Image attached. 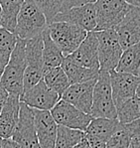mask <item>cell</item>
<instances>
[{
	"instance_id": "cell-16",
	"label": "cell",
	"mask_w": 140,
	"mask_h": 148,
	"mask_svg": "<svg viewBox=\"0 0 140 148\" xmlns=\"http://www.w3.org/2000/svg\"><path fill=\"white\" fill-rule=\"evenodd\" d=\"M96 79L98 78L85 83L71 85L62 95L61 99L71 103L83 112L89 114L92 102V92Z\"/></svg>"
},
{
	"instance_id": "cell-26",
	"label": "cell",
	"mask_w": 140,
	"mask_h": 148,
	"mask_svg": "<svg viewBox=\"0 0 140 148\" xmlns=\"http://www.w3.org/2000/svg\"><path fill=\"white\" fill-rule=\"evenodd\" d=\"M17 42V37L13 33L0 27V77L9 62Z\"/></svg>"
},
{
	"instance_id": "cell-19",
	"label": "cell",
	"mask_w": 140,
	"mask_h": 148,
	"mask_svg": "<svg viewBox=\"0 0 140 148\" xmlns=\"http://www.w3.org/2000/svg\"><path fill=\"white\" fill-rule=\"evenodd\" d=\"M42 41L43 69H44L45 74L50 69H53V68L56 67H61L65 57L62 52H61V50L57 47V45L51 39V37L49 35V31L47 28L42 33Z\"/></svg>"
},
{
	"instance_id": "cell-22",
	"label": "cell",
	"mask_w": 140,
	"mask_h": 148,
	"mask_svg": "<svg viewBox=\"0 0 140 148\" xmlns=\"http://www.w3.org/2000/svg\"><path fill=\"white\" fill-rule=\"evenodd\" d=\"M61 68L64 70L65 74L67 75L70 85L85 83V82L98 78V71L87 69V68L78 66L68 60L66 57L63 60Z\"/></svg>"
},
{
	"instance_id": "cell-2",
	"label": "cell",
	"mask_w": 140,
	"mask_h": 148,
	"mask_svg": "<svg viewBox=\"0 0 140 148\" xmlns=\"http://www.w3.org/2000/svg\"><path fill=\"white\" fill-rule=\"evenodd\" d=\"M25 68V41L17 39L9 62L0 77V86L8 94H15L18 95L23 94Z\"/></svg>"
},
{
	"instance_id": "cell-1",
	"label": "cell",
	"mask_w": 140,
	"mask_h": 148,
	"mask_svg": "<svg viewBox=\"0 0 140 148\" xmlns=\"http://www.w3.org/2000/svg\"><path fill=\"white\" fill-rule=\"evenodd\" d=\"M47 26L48 22L46 17L35 2L33 0H24L13 34L17 39L30 40L41 36Z\"/></svg>"
},
{
	"instance_id": "cell-27",
	"label": "cell",
	"mask_w": 140,
	"mask_h": 148,
	"mask_svg": "<svg viewBox=\"0 0 140 148\" xmlns=\"http://www.w3.org/2000/svg\"><path fill=\"white\" fill-rule=\"evenodd\" d=\"M83 137H85L83 131L58 125L57 137H56L54 148H73Z\"/></svg>"
},
{
	"instance_id": "cell-13",
	"label": "cell",
	"mask_w": 140,
	"mask_h": 148,
	"mask_svg": "<svg viewBox=\"0 0 140 148\" xmlns=\"http://www.w3.org/2000/svg\"><path fill=\"white\" fill-rule=\"evenodd\" d=\"M72 63L91 70H99L98 56V38L94 31L87 32V36L76 51L66 56Z\"/></svg>"
},
{
	"instance_id": "cell-5",
	"label": "cell",
	"mask_w": 140,
	"mask_h": 148,
	"mask_svg": "<svg viewBox=\"0 0 140 148\" xmlns=\"http://www.w3.org/2000/svg\"><path fill=\"white\" fill-rule=\"evenodd\" d=\"M96 34L98 38V72L109 74L115 70L123 50L119 44L114 29L98 31Z\"/></svg>"
},
{
	"instance_id": "cell-7",
	"label": "cell",
	"mask_w": 140,
	"mask_h": 148,
	"mask_svg": "<svg viewBox=\"0 0 140 148\" xmlns=\"http://www.w3.org/2000/svg\"><path fill=\"white\" fill-rule=\"evenodd\" d=\"M94 5L96 19L94 32L114 29L131 8L122 0H96Z\"/></svg>"
},
{
	"instance_id": "cell-17",
	"label": "cell",
	"mask_w": 140,
	"mask_h": 148,
	"mask_svg": "<svg viewBox=\"0 0 140 148\" xmlns=\"http://www.w3.org/2000/svg\"><path fill=\"white\" fill-rule=\"evenodd\" d=\"M20 110V95L8 94L0 111V138H11L17 124Z\"/></svg>"
},
{
	"instance_id": "cell-30",
	"label": "cell",
	"mask_w": 140,
	"mask_h": 148,
	"mask_svg": "<svg viewBox=\"0 0 140 148\" xmlns=\"http://www.w3.org/2000/svg\"><path fill=\"white\" fill-rule=\"evenodd\" d=\"M0 148H21L12 138H0Z\"/></svg>"
},
{
	"instance_id": "cell-32",
	"label": "cell",
	"mask_w": 140,
	"mask_h": 148,
	"mask_svg": "<svg viewBox=\"0 0 140 148\" xmlns=\"http://www.w3.org/2000/svg\"><path fill=\"white\" fill-rule=\"evenodd\" d=\"M87 138V137H85ZM87 141H89V145H91L92 148H107L105 142H102V141H98L96 139H92V138H87Z\"/></svg>"
},
{
	"instance_id": "cell-31",
	"label": "cell",
	"mask_w": 140,
	"mask_h": 148,
	"mask_svg": "<svg viewBox=\"0 0 140 148\" xmlns=\"http://www.w3.org/2000/svg\"><path fill=\"white\" fill-rule=\"evenodd\" d=\"M128 148H140V131L131 135Z\"/></svg>"
},
{
	"instance_id": "cell-23",
	"label": "cell",
	"mask_w": 140,
	"mask_h": 148,
	"mask_svg": "<svg viewBox=\"0 0 140 148\" xmlns=\"http://www.w3.org/2000/svg\"><path fill=\"white\" fill-rule=\"evenodd\" d=\"M24 0H0L1 20L0 27L13 33Z\"/></svg>"
},
{
	"instance_id": "cell-35",
	"label": "cell",
	"mask_w": 140,
	"mask_h": 148,
	"mask_svg": "<svg viewBox=\"0 0 140 148\" xmlns=\"http://www.w3.org/2000/svg\"><path fill=\"white\" fill-rule=\"evenodd\" d=\"M122 1H124L130 6H135V7H139L140 6V0H122Z\"/></svg>"
},
{
	"instance_id": "cell-14",
	"label": "cell",
	"mask_w": 140,
	"mask_h": 148,
	"mask_svg": "<svg viewBox=\"0 0 140 148\" xmlns=\"http://www.w3.org/2000/svg\"><path fill=\"white\" fill-rule=\"evenodd\" d=\"M51 22H67L78 25L87 32L94 31L96 26L94 5L87 4L81 7L72 8L64 12H59Z\"/></svg>"
},
{
	"instance_id": "cell-36",
	"label": "cell",
	"mask_w": 140,
	"mask_h": 148,
	"mask_svg": "<svg viewBox=\"0 0 140 148\" xmlns=\"http://www.w3.org/2000/svg\"><path fill=\"white\" fill-rule=\"evenodd\" d=\"M0 20H1V7H0Z\"/></svg>"
},
{
	"instance_id": "cell-3",
	"label": "cell",
	"mask_w": 140,
	"mask_h": 148,
	"mask_svg": "<svg viewBox=\"0 0 140 148\" xmlns=\"http://www.w3.org/2000/svg\"><path fill=\"white\" fill-rule=\"evenodd\" d=\"M89 115L92 118H116V108L112 99L108 73L98 72L92 92V102Z\"/></svg>"
},
{
	"instance_id": "cell-29",
	"label": "cell",
	"mask_w": 140,
	"mask_h": 148,
	"mask_svg": "<svg viewBox=\"0 0 140 148\" xmlns=\"http://www.w3.org/2000/svg\"><path fill=\"white\" fill-rule=\"evenodd\" d=\"M96 1V0H64L61 6L60 12H64L74 7H81L87 4H94Z\"/></svg>"
},
{
	"instance_id": "cell-8",
	"label": "cell",
	"mask_w": 140,
	"mask_h": 148,
	"mask_svg": "<svg viewBox=\"0 0 140 148\" xmlns=\"http://www.w3.org/2000/svg\"><path fill=\"white\" fill-rule=\"evenodd\" d=\"M50 112L59 126L76 129L83 132L92 119L89 113L83 112L82 110L74 108L71 103L63 99H60L55 104V106L50 110Z\"/></svg>"
},
{
	"instance_id": "cell-6",
	"label": "cell",
	"mask_w": 140,
	"mask_h": 148,
	"mask_svg": "<svg viewBox=\"0 0 140 148\" xmlns=\"http://www.w3.org/2000/svg\"><path fill=\"white\" fill-rule=\"evenodd\" d=\"M43 41L42 35L25 41V60L26 68L23 79V92L32 88L43 79Z\"/></svg>"
},
{
	"instance_id": "cell-25",
	"label": "cell",
	"mask_w": 140,
	"mask_h": 148,
	"mask_svg": "<svg viewBox=\"0 0 140 148\" xmlns=\"http://www.w3.org/2000/svg\"><path fill=\"white\" fill-rule=\"evenodd\" d=\"M43 81L50 90L55 92L60 97L69 88L70 82L64 70L61 67H56L47 71L43 76Z\"/></svg>"
},
{
	"instance_id": "cell-21",
	"label": "cell",
	"mask_w": 140,
	"mask_h": 148,
	"mask_svg": "<svg viewBox=\"0 0 140 148\" xmlns=\"http://www.w3.org/2000/svg\"><path fill=\"white\" fill-rule=\"evenodd\" d=\"M139 127V119L127 124L119 123L105 146L107 148H128L130 137L132 134L140 131Z\"/></svg>"
},
{
	"instance_id": "cell-15",
	"label": "cell",
	"mask_w": 140,
	"mask_h": 148,
	"mask_svg": "<svg viewBox=\"0 0 140 148\" xmlns=\"http://www.w3.org/2000/svg\"><path fill=\"white\" fill-rule=\"evenodd\" d=\"M34 124L40 148H54L58 125L49 110L33 109Z\"/></svg>"
},
{
	"instance_id": "cell-28",
	"label": "cell",
	"mask_w": 140,
	"mask_h": 148,
	"mask_svg": "<svg viewBox=\"0 0 140 148\" xmlns=\"http://www.w3.org/2000/svg\"><path fill=\"white\" fill-rule=\"evenodd\" d=\"M33 1L44 13L49 24L56 14L60 12L61 6L64 0H33Z\"/></svg>"
},
{
	"instance_id": "cell-10",
	"label": "cell",
	"mask_w": 140,
	"mask_h": 148,
	"mask_svg": "<svg viewBox=\"0 0 140 148\" xmlns=\"http://www.w3.org/2000/svg\"><path fill=\"white\" fill-rule=\"evenodd\" d=\"M61 99V97L50 90L43 79L32 88L24 90L20 95V101L32 109L51 110Z\"/></svg>"
},
{
	"instance_id": "cell-11",
	"label": "cell",
	"mask_w": 140,
	"mask_h": 148,
	"mask_svg": "<svg viewBox=\"0 0 140 148\" xmlns=\"http://www.w3.org/2000/svg\"><path fill=\"white\" fill-rule=\"evenodd\" d=\"M109 78L115 108L139 94V77L112 71L109 73Z\"/></svg>"
},
{
	"instance_id": "cell-24",
	"label": "cell",
	"mask_w": 140,
	"mask_h": 148,
	"mask_svg": "<svg viewBox=\"0 0 140 148\" xmlns=\"http://www.w3.org/2000/svg\"><path fill=\"white\" fill-rule=\"evenodd\" d=\"M116 119L119 123L127 124L139 119L140 117V101L139 94L116 106Z\"/></svg>"
},
{
	"instance_id": "cell-18",
	"label": "cell",
	"mask_w": 140,
	"mask_h": 148,
	"mask_svg": "<svg viewBox=\"0 0 140 148\" xmlns=\"http://www.w3.org/2000/svg\"><path fill=\"white\" fill-rule=\"evenodd\" d=\"M119 122L116 119L108 118H92L85 131L87 138H92L102 142H107L112 133L115 131Z\"/></svg>"
},
{
	"instance_id": "cell-9",
	"label": "cell",
	"mask_w": 140,
	"mask_h": 148,
	"mask_svg": "<svg viewBox=\"0 0 140 148\" xmlns=\"http://www.w3.org/2000/svg\"><path fill=\"white\" fill-rule=\"evenodd\" d=\"M11 138L21 148H40L34 124L33 109L21 101L19 117Z\"/></svg>"
},
{
	"instance_id": "cell-34",
	"label": "cell",
	"mask_w": 140,
	"mask_h": 148,
	"mask_svg": "<svg viewBox=\"0 0 140 148\" xmlns=\"http://www.w3.org/2000/svg\"><path fill=\"white\" fill-rule=\"evenodd\" d=\"M73 148H92V147H91V145H89V141H87V139L85 136V137H83V139L81 140L80 142L76 145V146H74Z\"/></svg>"
},
{
	"instance_id": "cell-4",
	"label": "cell",
	"mask_w": 140,
	"mask_h": 148,
	"mask_svg": "<svg viewBox=\"0 0 140 148\" xmlns=\"http://www.w3.org/2000/svg\"><path fill=\"white\" fill-rule=\"evenodd\" d=\"M47 29L51 39L61 50L64 57L76 51L87 34L85 29L78 25L67 22H51Z\"/></svg>"
},
{
	"instance_id": "cell-33",
	"label": "cell",
	"mask_w": 140,
	"mask_h": 148,
	"mask_svg": "<svg viewBox=\"0 0 140 148\" xmlns=\"http://www.w3.org/2000/svg\"><path fill=\"white\" fill-rule=\"evenodd\" d=\"M8 97V92L0 86V111H1L2 108H3L4 103H5L6 99Z\"/></svg>"
},
{
	"instance_id": "cell-20",
	"label": "cell",
	"mask_w": 140,
	"mask_h": 148,
	"mask_svg": "<svg viewBox=\"0 0 140 148\" xmlns=\"http://www.w3.org/2000/svg\"><path fill=\"white\" fill-rule=\"evenodd\" d=\"M115 72L129 74L139 77L140 71V45L133 46L123 50L119 62L115 68Z\"/></svg>"
},
{
	"instance_id": "cell-12",
	"label": "cell",
	"mask_w": 140,
	"mask_h": 148,
	"mask_svg": "<svg viewBox=\"0 0 140 148\" xmlns=\"http://www.w3.org/2000/svg\"><path fill=\"white\" fill-rule=\"evenodd\" d=\"M118 42L122 50L139 44L140 41V10L139 7L131 6L124 18L114 28Z\"/></svg>"
}]
</instances>
